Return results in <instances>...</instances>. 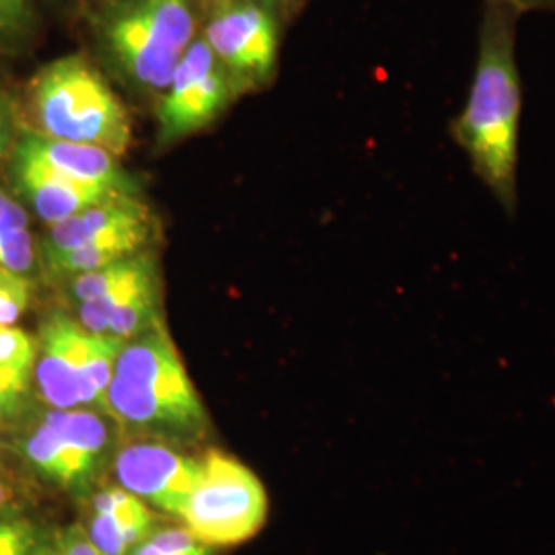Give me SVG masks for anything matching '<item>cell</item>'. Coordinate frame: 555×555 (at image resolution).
<instances>
[{"mask_svg":"<svg viewBox=\"0 0 555 555\" xmlns=\"http://www.w3.org/2000/svg\"><path fill=\"white\" fill-rule=\"evenodd\" d=\"M522 15L508 0H483L476 73L451 134L506 212H515L520 77L516 25Z\"/></svg>","mask_w":555,"mask_h":555,"instance_id":"6da1fadb","label":"cell"},{"mask_svg":"<svg viewBox=\"0 0 555 555\" xmlns=\"http://www.w3.org/2000/svg\"><path fill=\"white\" fill-rule=\"evenodd\" d=\"M109 417L121 430L176 447L210 433V417L165 321L124 344L107 389Z\"/></svg>","mask_w":555,"mask_h":555,"instance_id":"7a4b0ae2","label":"cell"},{"mask_svg":"<svg viewBox=\"0 0 555 555\" xmlns=\"http://www.w3.org/2000/svg\"><path fill=\"white\" fill-rule=\"evenodd\" d=\"M199 27V0H107L93 20L105 62L134 89L159 98Z\"/></svg>","mask_w":555,"mask_h":555,"instance_id":"3957f363","label":"cell"},{"mask_svg":"<svg viewBox=\"0 0 555 555\" xmlns=\"http://www.w3.org/2000/svg\"><path fill=\"white\" fill-rule=\"evenodd\" d=\"M31 114L40 137L103 149L124 157L132 119L100 70L82 56H64L31 80Z\"/></svg>","mask_w":555,"mask_h":555,"instance_id":"277c9868","label":"cell"},{"mask_svg":"<svg viewBox=\"0 0 555 555\" xmlns=\"http://www.w3.org/2000/svg\"><path fill=\"white\" fill-rule=\"evenodd\" d=\"M198 488L181 520L208 547H231L258 535L268 520V492L238 459L210 449L202 455Z\"/></svg>","mask_w":555,"mask_h":555,"instance_id":"5b68a950","label":"cell"},{"mask_svg":"<svg viewBox=\"0 0 555 555\" xmlns=\"http://www.w3.org/2000/svg\"><path fill=\"white\" fill-rule=\"evenodd\" d=\"M280 7L270 0L202 2L199 38L237 82L241 93L270 85L280 52Z\"/></svg>","mask_w":555,"mask_h":555,"instance_id":"8992f818","label":"cell"},{"mask_svg":"<svg viewBox=\"0 0 555 555\" xmlns=\"http://www.w3.org/2000/svg\"><path fill=\"white\" fill-rule=\"evenodd\" d=\"M112 426L95 410H50L23 440V453L38 476L87 492L101 476L112 451Z\"/></svg>","mask_w":555,"mask_h":555,"instance_id":"52a82bcc","label":"cell"},{"mask_svg":"<svg viewBox=\"0 0 555 555\" xmlns=\"http://www.w3.org/2000/svg\"><path fill=\"white\" fill-rule=\"evenodd\" d=\"M241 95L237 82L198 36L179 60L167 89L160 93L157 105L159 146H171L204 132Z\"/></svg>","mask_w":555,"mask_h":555,"instance_id":"ba28073f","label":"cell"},{"mask_svg":"<svg viewBox=\"0 0 555 555\" xmlns=\"http://www.w3.org/2000/svg\"><path fill=\"white\" fill-rule=\"evenodd\" d=\"M91 348L93 334L66 313L54 311L41 323L34 375L41 397L54 410L87 408L109 417L107 401L89 377Z\"/></svg>","mask_w":555,"mask_h":555,"instance_id":"9c48e42d","label":"cell"},{"mask_svg":"<svg viewBox=\"0 0 555 555\" xmlns=\"http://www.w3.org/2000/svg\"><path fill=\"white\" fill-rule=\"evenodd\" d=\"M202 469V456L188 455L176 444L155 438H137L114 456L119 488L165 515L181 516L198 488Z\"/></svg>","mask_w":555,"mask_h":555,"instance_id":"30bf717a","label":"cell"},{"mask_svg":"<svg viewBox=\"0 0 555 555\" xmlns=\"http://www.w3.org/2000/svg\"><path fill=\"white\" fill-rule=\"evenodd\" d=\"M77 321L89 334L121 341H130L159 325L163 311L157 256L112 293L77 305Z\"/></svg>","mask_w":555,"mask_h":555,"instance_id":"8fae6325","label":"cell"},{"mask_svg":"<svg viewBox=\"0 0 555 555\" xmlns=\"http://www.w3.org/2000/svg\"><path fill=\"white\" fill-rule=\"evenodd\" d=\"M13 167L23 196L29 199L36 215L50 227L79 215L85 208L100 204L103 199L121 196V192L66 178L41 160L23 153L17 146L13 155Z\"/></svg>","mask_w":555,"mask_h":555,"instance_id":"7c38bea8","label":"cell"},{"mask_svg":"<svg viewBox=\"0 0 555 555\" xmlns=\"http://www.w3.org/2000/svg\"><path fill=\"white\" fill-rule=\"evenodd\" d=\"M155 529L149 504L119 486H107L91 496L82 527L103 555H128Z\"/></svg>","mask_w":555,"mask_h":555,"instance_id":"4fadbf2b","label":"cell"},{"mask_svg":"<svg viewBox=\"0 0 555 555\" xmlns=\"http://www.w3.org/2000/svg\"><path fill=\"white\" fill-rule=\"evenodd\" d=\"M17 149L80 183L100 185L121 194H139V185L121 169L118 157L98 146L29 134L17 142Z\"/></svg>","mask_w":555,"mask_h":555,"instance_id":"5bb4252c","label":"cell"},{"mask_svg":"<svg viewBox=\"0 0 555 555\" xmlns=\"http://www.w3.org/2000/svg\"><path fill=\"white\" fill-rule=\"evenodd\" d=\"M142 227H157V217L139 194H121L52 224L43 251H70L89 241Z\"/></svg>","mask_w":555,"mask_h":555,"instance_id":"9a60e30c","label":"cell"},{"mask_svg":"<svg viewBox=\"0 0 555 555\" xmlns=\"http://www.w3.org/2000/svg\"><path fill=\"white\" fill-rule=\"evenodd\" d=\"M157 237V227L121 231L116 235L95 238L70 251H43L48 270L60 278H75L105 268L119 259L146 251Z\"/></svg>","mask_w":555,"mask_h":555,"instance_id":"2e32d148","label":"cell"},{"mask_svg":"<svg viewBox=\"0 0 555 555\" xmlns=\"http://www.w3.org/2000/svg\"><path fill=\"white\" fill-rule=\"evenodd\" d=\"M54 537L23 516H0V555H50Z\"/></svg>","mask_w":555,"mask_h":555,"instance_id":"e0dca14e","label":"cell"},{"mask_svg":"<svg viewBox=\"0 0 555 555\" xmlns=\"http://www.w3.org/2000/svg\"><path fill=\"white\" fill-rule=\"evenodd\" d=\"M128 555H212V547L204 545L188 527L155 529Z\"/></svg>","mask_w":555,"mask_h":555,"instance_id":"ac0fdd59","label":"cell"},{"mask_svg":"<svg viewBox=\"0 0 555 555\" xmlns=\"http://www.w3.org/2000/svg\"><path fill=\"white\" fill-rule=\"evenodd\" d=\"M38 358L36 339L15 325H0V369L31 371Z\"/></svg>","mask_w":555,"mask_h":555,"instance_id":"d6986e66","label":"cell"},{"mask_svg":"<svg viewBox=\"0 0 555 555\" xmlns=\"http://www.w3.org/2000/svg\"><path fill=\"white\" fill-rule=\"evenodd\" d=\"M34 297V286L27 276L0 268V325H15L27 311Z\"/></svg>","mask_w":555,"mask_h":555,"instance_id":"ffe728a7","label":"cell"},{"mask_svg":"<svg viewBox=\"0 0 555 555\" xmlns=\"http://www.w3.org/2000/svg\"><path fill=\"white\" fill-rule=\"evenodd\" d=\"M0 268L21 276L36 268V243L29 231L0 235Z\"/></svg>","mask_w":555,"mask_h":555,"instance_id":"44dd1931","label":"cell"},{"mask_svg":"<svg viewBox=\"0 0 555 555\" xmlns=\"http://www.w3.org/2000/svg\"><path fill=\"white\" fill-rule=\"evenodd\" d=\"M31 371L0 369V424L17 416L25 405Z\"/></svg>","mask_w":555,"mask_h":555,"instance_id":"7402d4cb","label":"cell"},{"mask_svg":"<svg viewBox=\"0 0 555 555\" xmlns=\"http://www.w3.org/2000/svg\"><path fill=\"white\" fill-rule=\"evenodd\" d=\"M31 23L29 0H0V38H15Z\"/></svg>","mask_w":555,"mask_h":555,"instance_id":"603a6c76","label":"cell"},{"mask_svg":"<svg viewBox=\"0 0 555 555\" xmlns=\"http://www.w3.org/2000/svg\"><path fill=\"white\" fill-rule=\"evenodd\" d=\"M50 555H103L91 543V539L82 531V527H68L59 535H54V545Z\"/></svg>","mask_w":555,"mask_h":555,"instance_id":"cb8c5ba5","label":"cell"},{"mask_svg":"<svg viewBox=\"0 0 555 555\" xmlns=\"http://www.w3.org/2000/svg\"><path fill=\"white\" fill-rule=\"evenodd\" d=\"M29 231V217L17 199L0 190V235Z\"/></svg>","mask_w":555,"mask_h":555,"instance_id":"d4e9b609","label":"cell"},{"mask_svg":"<svg viewBox=\"0 0 555 555\" xmlns=\"http://www.w3.org/2000/svg\"><path fill=\"white\" fill-rule=\"evenodd\" d=\"M15 146V109L9 95L0 91V165Z\"/></svg>","mask_w":555,"mask_h":555,"instance_id":"484cf974","label":"cell"},{"mask_svg":"<svg viewBox=\"0 0 555 555\" xmlns=\"http://www.w3.org/2000/svg\"><path fill=\"white\" fill-rule=\"evenodd\" d=\"M520 15L531 11H552L555 13V0H508Z\"/></svg>","mask_w":555,"mask_h":555,"instance_id":"4316f807","label":"cell"},{"mask_svg":"<svg viewBox=\"0 0 555 555\" xmlns=\"http://www.w3.org/2000/svg\"><path fill=\"white\" fill-rule=\"evenodd\" d=\"M11 488H9V483H7V479L4 476L0 474V515L7 511V506H9V502H11Z\"/></svg>","mask_w":555,"mask_h":555,"instance_id":"83f0119b","label":"cell"},{"mask_svg":"<svg viewBox=\"0 0 555 555\" xmlns=\"http://www.w3.org/2000/svg\"><path fill=\"white\" fill-rule=\"evenodd\" d=\"M270 2H274L278 7H284V9H291L295 4H302L305 0H270Z\"/></svg>","mask_w":555,"mask_h":555,"instance_id":"f1b7e54d","label":"cell"}]
</instances>
